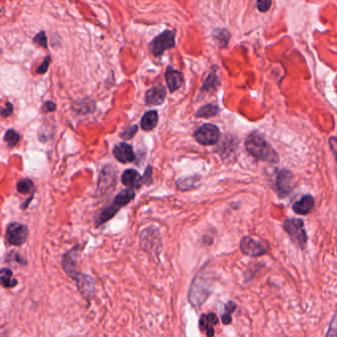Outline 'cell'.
Segmentation results:
<instances>
[{
    "mask_svg": "<svg viewBox=\"0 0 337 337\" xmlns=\"http://www.w3.org/2000/svg\"><path fill=\"white\" fill-rule=\"evenodd\" d=\"M44 108L46 112H53L56 110V106L53 102L51 101H46L45 104H44Z\"/></svg>",
    "mask_w": 337,
    "mask_h": 337,
    "instance_id": "obj_36",
    "label": "cell"
},
{
    "mask_svg": "<svg viewBox=\"0 0 337 337\" xmlns=\"http://www.w3.org/2000/svg\"><path fill=\"white\" fill-rule=\"evenodd\" d=\"M219 112H220V109L218 106L209 104V105H205L202 108H200L196 112L195 116L196 117H211V116L216 115Z\"/></svg>",
    "mask_w": 337,
    "mask_h": 337,
    "instance_id": "obj_23",
    "label": "cell"
},
{
    "mask_svg": "<svg viewBox=\"0 0 337 337\" xmlns=\"http://www.w3.org/2000/svg\"><path fill=\"white\" fill-rule=\"evenodd\" d=\"M325 337H337V315L332 316Z\"/></svg>",
    "mask_w": 337,
    "mask_h": 337,
    "instance_id": "obj_29",
    "label": "cell"
},
{
    "mask_svg": "<svg viewBox=\"0 0 337 337\" xmlns=\"http://www.w3.org/2000/svg\"><path fill=\"white\" fill-rule=\"evenodd\" d=\"M29 237V229L21 223H11L6 230V243L11 246H22Z\"/></svg>",
    "mask_w": 337,
    "mask_h": 337,
    "instance_id": "obj_7",
    "label": "cell"
},
{
    "mask_svg": "<svg viewBox=\"0 0 337 337\" xmlns=\"http://www.w3.org/2000/svg\"><path fill=\"white\" fill-rule=\"evenodd\" d=\"M271 4H272V0H257V2H256L257 9L260 12H267L269 9H270Z\"/></svg>",
    "mask_w": 337,
    "mask_h": 337,
    "instance_id": "obj_30",
    "label": "cell"
},
{
    "mask_svg": "<svg viewBox=\"0 0 337 337\" xmlns=\"http://www.w3.org/2000/svg\"><path fill=\"white\" fill-rule=\"evenodd\" d=\"M245 146L249 155L256 160L273 164L279 162L277 152L257 132H252L249 134L246 139Z\"/></svg>",
    "mask_w": 337,
    "mask_h": 337,
    "instance_id": "obj_2",
    "label": "cell"
},
{
    "mask_svg": "<svg viewBox=\"0 0 337 337\" xmlns=\"http://www.w3.org/2000/svg\"><path fill=\"white\" fill-rule=\"evenodd\" d=\"M137 130H138V126L136 124L127 126L123 131L120 132V137L122 139H124V140L131 139V138L134 137V135H135Z\"/></svg>",
    "mask_w": 337,
    "mask_h": 337,
    "instance_id": "obj_28",
    "label": "cell"
},
{
    "mask_svg": "<svg viewBox=\"0 0 337 337\" xmlns=\"http://www.w3.org/2000/svg\"><path fill=\"white\" fill-rule=\"evenodd\" d=\"M75 257H76V248L68 251L64 254L62 258V266L65 272L68 274L73 280L76 281L77 288L84 298L90 300L94 297L96 292L95 280L92 276L83 274L76 270L75 268Z\"/></svg>",
    "mask_w": 337,
    "mask_h": 337,
    "instance_id": "obj_1",
    "label": "cell"
},
{
    "mask_svg": "<svg viewBox=\"0 0 337 337\" xmlns=\"http://www.w3.org/2000/svg\"><path fill=\"white\" fill-rule=\"evenodd\" d=\"M199 176H193L188 178H181L177 180V186L180 190H188L193 188L199 181Z\"/></svg>",
    "mask_w": 337,
    "mask_h": 337,
    "instance_id": "obj_22",
    "label": "cell"
},
{
    "mask_svg": "<svg viewBox=\"0 0 337 337\" xmlns=\"http://www.w3.org/2000/svg\"><path fill=\"white\" fill-rule=\"evenodd\" d=\"M17 190L20 193H29L34 192V183L30 179H24L18 181L17 183Z\"/></svg>",
    "mask_w": 337,
    "mask_h": 337,
    "instance_id": "obj_27",
    "label": "cell"
},
{
    "mask_svg": "<svg viewBox=\"0 0 337 337\" xmlns=\"http://www.w3.org/2000/svg\"><path fill=\"white\" fill-rule=\"evenodd\" d=\"M4 141L7 142V145L9 147H14L18 144V142L20 141V135L19 133L16 132L14 129H8L5 132V135H4Z\"/></svg>",
    "mask_w": 337,
    "mask_h": 337,
    "instance_id": "obj_26",
    "label": "cell"
},
{
    "mask_svg": "<svg viewBox=\"0 0 337 337\" xmlns=\"http://www.w3.org/2000/svg\"><path fill=\"white\" fill-rule=\"evenodd\" d=\"M240 248L244 254L252 257H257L268 252V248L265 245H263V243L248 236H246L241 240Z\"/></svg>",
    "mask_w": 337,
    "mask_h": 337,
    "instance_id": "obj_9",
    "label": "cell"
},
{
    "mask_svg": "<svg viewBox=\"0 0 337 337\" xmlns=\"http://www.w3.org/2000/svg\"><path fill=\"white\" fill-rule=\"evenodd\" d=\"M237 304L230 301L225 305V312L222 315V322L224 324H230L232 322V314L236 311Z\"/></svg>",
    "mask_w": 337,
    "mask_h": 337,
    "instance_id": "obj_25",
    "label": "cell"
},
{
    "mask_svg": "<svg viewBox=\"0 0 337 337\" xmlns=\"http://www.w3.org/2000/svg\"><path fill=\"white\" fill-rule=\"evenodd\" d=\"M116 182V170L114 167L107 165L103 168L99 182H98V188L97 192L105 193V191H108L109 188H114Z\"/></svg>",
    "mask_w": 337,
    "mask_h": 337,
    "instance_id": "obj_12",
    "label": "cell"
},
{
    "mask_svg": "<svg viewBox=\"0 0 337 337\" xmlns=\"http://www.w3.org/2000/svg\"><path fill=\"white\" fill-rule=\"evenodd\" d=\"M221 137L219 128L211 123H205L201 125L194 132L195 140L201 145H215L218 143Z\"/></svg>",
    "mask_w": 337,
    "mask_h": 337,
    "instance_id": "obj_5",
    "label": "cell"
},
{
    "mask_svg": "<svg viewBox=\"0 0 337 337\" xmlns=\"http://www.w3.org/2000/svg\"><path fill=\"white\" fill-rule=\"evenodd\" d=\"M121 181L128 188L136 189L142 185L143 179L136 170L128 169L123 172L122 177H121Z\"/></svg>",
    "mask_w": 337,
    "mask_h": 337,
    "instance_id": "obj_16",
    "label": "cell"
},
{
    "mask_svg": "<svg viewBox=\"0 0 337 337\" xmlns=\"http://www.w3.org/2000/svg\"><path fill=\"white\" fill-rule=\"evenodd\" d=\"M12 112H13V105L11 103L6 104L5 108L0 110V114H1L2 116H4V117L9 116Z\"/></svg>",
    "mask_w": 337,
    "mask_h": 337,
    "instance_id": "obj_34",
    "label": "cell"
},
{
    "mask_svg": "<svg viewBox=\"0 0 337 337\" xmlns=\"http://www.w3.org/2000/svg\"><path fill=\"white\" fill-rule=\"evenodd\" d=\"M165 78L171 93H174L175 91L180 89L183 83V75L181 74V72L174 69L172 66H168L165 73Z\"/></svg>",
    "mask_w": 337,
    "mask_h": 337,
    "instance_id": "obj_15",
    "label": "cell"
},
{
    "mask_svg": "<svg viewBox=\"0 0 337 337\" xmlns=\"http://www.w3.org/2000/svg\"><path fill=\"white\" fill-rule=\"evenodd\" d=\"M220 86V79L217 75V73L212 70L209 75L207 76V78L205 79L203 85H202L200 92L201 93H211V92H215Z\"/></svg>",
    "mask_w": 337,
    "mask_h": 337,
    "instance_id": "obj_20",
    "label": "cell"
},
{
    "mask_svg": "<svg viewBox=\"0 0 337 337\" xmlns=\"http://www.w3.org/2000/svg\"><path fill=\"white\" fill-rule=\"evenodd\" d=\"M328 144H329V148L332 151L335 160L337 162V137H330L328 140Z\"/></svg>",
    "mask_w": 337,
    "mask_h": 337,
    "instance_id": "obj_33",
    "label": "cell"
},
{
    "mask_svg": "<svg viewBox=\"0 0 337 337\" xmlns=\"http://www.w3.org/2000/svg\"><path fill=\"white\" fill-rule=\"evenodd\" d=\"M293 175L288 170H280L275 179V189L279 197L287 196L293 189Z\"/></svg>",
    "mask_w": 337,
    "mask_h": 337,
    "instance_id": "obj_10",
    "label": "cell"
},
{
    "mask_svg": "<svg viewBox=\"0 0 337 337\" xmlns=\"http://www.w3.org/2000/svg\"><path fill=\"white\" fill-rule=\"evenodd\" d=\"M282 337H288V336H286V335H283V336H282Z\"/></svg>",
    "mask_w": 337,
    "mask_h": 337,
    "instance_id": "obj_38",
    "label": "cell"
},
{
    "mask_svg": "<svg viewBox=\"0 0 337 337\" xmlns=\"http://www.w3.org/2000/svg\"><path fill=\"white\" fill-rule=\"evenodd\" d=\"M141 244L143 248L148 252H156V254H158L160 249L159 231L154 227L145 229L141 234Z\"/></svg>",
    "mask_w": 337,
    "mask_h": 337,
    "instance_id": "obj_11",
    "label": "cell"
},
{
    "mask_svg": "<svg viewBox=\"0 0 337 337\" xmlns=\"http://www.w3.org/2000/svg\"><path fill=\"white\" fill-rule=\"evenodd\" d=\"M135 197V192L131 188H125L121 190L113 199L111 204L105 206L96 216V224L97 226H101L104 223L111 220L114 215L119 211V209L125 205H127L129 202L133 200Z\"/></svg>",
    "mask_w": 337,
    "mask_h": 337,
    "instance_id": "obj_3",
    "label": "cell"
},
{
    "mask_svg": "<svg viewBox=\"0 0 337 337\" xmlns=\"http://www.w3.org/2000/svg\"><path fill=\"white\" fill-rule=\"evenodd\" d=\"M112 154L114 158L122 164L131 163L135 160V153H134L132 146L124 142L115 145L112 149Z\"/></svg>",
    "mask_w": 337,
    "mask_h": 337,
    "instance_id": "obj_13",
    "label": "cell"
},
{
    "mask_svg": "<svg viewBox=\"0 0 337 337\" xmlns=\"http://www.w3.org/2000/svg\"><path fill=\"white\" fill-rule=\"evenodd\" d=\"M314 206H315V199L312 195L308 194V195L303 196L298 201H296L293 204L292 208L296 214L308 215L312 212V210L314 209Z\"/></svg>",
    "mask_w": 337,
    "mask_h": 337,
    "instance_id": "obj_17",
    "label": "cell"
},
{
    "mask_svg": "<svg viewBox=\"0 0 337 337\" xmlns=\"http://www.w3.org/2000/svg\"><path fill=\"white\" fill-rule=\"evenodd\" d=\"M211 292L207 282H203L200 278H195L189 291V302L193 306L203 304L210 296Z\"/></svg>",
    "mask_w": 337,
    "mask_h": 337,
    "instance_id": "obj_8",
    "label": "cell"
},
{
    "mask_svg": "<svg viewBox=\"0 0 337 337\" xmlns=\"http://www.w3.org/2000/svg\"><path fill=\"white\" fill-rule=\"evenodd\" d=\"M218 323V317L215 314L202 315L199 319V327L202 331L206 333L207 337H213L215 334L214 325Z\"/></svg>",
    "mask_w": 337,
    "mask_h": 337,
    "instance_id": "obj_18",
    "label": "cell"
},
{
    "mask_svg": "<svg viewBox=\"0 0 337 337\" xmlns=\"http://www.w3.org/2000/svg\"><path fill=\"white\" fill-rule=\"evenodd\" d=\"M151 177H152V169H151L150 166H148V168H147V170H146L144 176L142 177L143 182L146 183V184L151 183V182H152V178H151Z\"/></svg>",
    "mask_w": 337,
    "mask_h": 337,
    "instance_id": "obj_35",
    "label": "cell"
},
{
    "mask_svg": "<svg viewBox=\"0 0 337 337\" xmlns=\"http://www.w3.org/2000/svg\"><path fill=\"white\" fill-rule=\"evenodd\" d=\"M213 36H214V39L215 41L222 46H226L229 40H230V34L228 33L227 30L225 29H217L214 31L213 33Z\"/></svg>",
    "mask_w": 337,
    "mask_h": 337,
    "instance_id": "obj_24",
    "label": "cell"
},
{
    "mask_svg": "<svg viewBox=\"0 0 337 337\" xmlns=\"http://www.w3.org/2000/svg\"><path fill=\"white\" fill-rule=\"evenodd\" d=\"M283 228L290 237L291 241L301 249H305L308 242V235L305 229L304 221L299 218L288 219L284 222Z\"/></svg>",
    "mask_w": 337,
    "mask_h": 337,
    "instance_id": "obj_4",
    "label": "cell"
},
{
    "mask_svg": "<svg viewBox=\"0 0 337 337\" xmlns=\"http://www.w3.org/2000/svg\"><path fill=\"white\" fill-rule=\"evenodd\" d=\"M158 120H159V116H158L157 111H149L145 112L141 118V122H140L141 128L144 131H150L157 126Z\"/></svg>",
    "mask_w": 337,
    "mask_h": 337,
    "instance_id": "obj_19",
    "label": "cell"
},
{
    "mask_svg": "<svg viewBox=\"0 0 337 337\" xmlns=\"http://www.w3.org/2000/svg\"><path fill=\"white\" fill-rule=\"evenodd\" d=\"M33 197H34V194H33V195H32V196H31V197H29V198H28V199H27V201H26V202H25V203H23V204H22V205H21V208H22V209H26V208H27V207H28V205H29V204H30V202H31V201H32V199H33Z\"/></svg>",
    "mask_w": 337,
    "mask_h": 337,
    "instance_id": "obj_37",
    "label": "cell"
},
{
    "mask_svg": "<svg viewBox=\"0 0 337 337\" xmlns=\"http://www.w3.org/2000/svg\"><path fill=\"white\" fill-rule=\"evenodd\" d=\"M49 63H50V56L47 55L45 57L44 61L41 63V65L38 67V69H37V72L39 74H45L47 69H48V66H49Z\"/></svg>",
    "mask_w": 337,
    "mask_h": 337,
    "instance_id": "obj_32",
    "label": "cell"
},
{
    "mask_svg": "<svg viewBox=\"0 0 337 337\" xmlns=\"http://www.w3.org/2000/svg\"><path fill=\"white\" fill-rule=\"evenodd\" d=\"M13 272L8 268L0 269V284L5 288H12L17 285L18 281L12 278Z\"/></svg>",
    "mask_w": 337,
    "mask_h": 337,
    "instance_id": "obj_21",
    "label": "cell"
},
{
    "mask_svg": "<svg viewBox=\"0 0 337 337\" xmlns=\"http://www.w3.org/2000/svg\"><path fill=\"white\" fill-rule=\"evenodd\" d=\"M34 42L43 47H46L47 46V39H46L45 31H41L39 34H37L34 38Z\"/></svg>",
    "mask_w": 337,
    "mask_h": 337,
    "instance_id": "obj_31",
    "label": "cell"
},
{
    "mask_svg": "<svg viewBox=\"0 0 337 337\" xmlns=\"http://www.w3.org/2000/svg\"><path fill=\"white\" fill-rule=\"evenodd\" d=\"M176 45V33L171 30H166L159 36H157L150 44L149 48L153 55L161 56L168 48H172Z\"/></svg>",
    "mask_w": 337,
    "mask_h": 337,
    "instance_id": "obj_6",
    "label": "cell"
},
{
    "mask_svg": "<svg viewBox=\"0 0 337 337\" xmlns=\"http://www.w3.org/2000/svg\"><path fill=\"white\" fill-rule=\"evenodd\" d=\"M167 96V91L163 85L155 86L149 89L145 94V102L147 105L159 106L162 105Z\"/></svg>",
    "mask_w": 337,
    "mask_h": 337,
    "instance_id": "obj_14",
    "label": "cell"
}]
</instances>
